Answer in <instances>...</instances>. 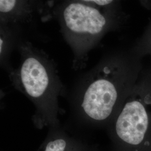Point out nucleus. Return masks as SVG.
<instances>
[{"label":"nucleus","mask_w":151,"mask_h":151,"mask_svg":"<svg viewBox=\"0 0 151 151\" xmlns=\"http://www.w3.org/2000/svg\"><path fill=\"white\" fill-rule=\"evenodd\" d=\"M63 17L67 27L78 34L98 35L103 32L107 24L106 17L99 10L80 3L67 6Z\"/></svg>","instance_id":"4"},{"label":"nucleus","mask_w":151,"mask_h":151,"mask_svg":"<svg viewBox=\"0 0 151 151\" xmlns=\"http://www.w3.org/2000/svg\"><path fill=\"white\" fill-rule=\"evenodd\" d=\"M140 55L109 62L101 65L85 87L81 99L82 112L96 123L114 118L142 73Z\"/></svg>","instance_id":"1"},{"label":"nucleus","mask_w":151,"mask_h":151,"mask_svg":"<svg viewBox=\"0 0 151 151\" xmlns=\"http://www.w3.org/2000/svg\"><path fill=\"white\" fill-rule=\"evenodd\" d=\"M136 53L140 56L143 54L151 55V26L137 47Z\"/></svg>","instance_id":"6"},{"label":"nucleus","mask_w":151,"mask_h":151,"mask_svg":"<svg viewBox=\"0 0 151 151\" xmlns=\"http://www.w3.org/2000/svg\"><path fill=\"white\" fill-rule=\"evenodd\" d=\"M37 151H99L87 143L65 132L55 131L49 134Z\"/></svg>","instance_id":"5"},{"label":"nucleus","mask_w":151,"mask_h":151,"mask_svg":"<svg viewBox=\"0 0 151 151\" xmlns=\"http://www.w3.org/2000/svg\"><path fill=\"white\" fill-rule=\"evenodd\" d=\"M113 134L128 151L151 148V72H142L113 119Z\"/></svg>","instance_id":"2"},{"label":"nucleus","mask_w":151,"mask_h":151,"mask_svg":"<svg viewBox=\"0 0 151 151\" xmlns=\"http://www.w3.org/2000/svg\"><path fill=\"white\" fill-rule=\"evenodd\" d=\"M17 85L32 100L44 123L54 124L60 83L42 61L34 57L25 60L19 72Z\"/></svg>","instance_id":"3"},{"label":"nucleus","mask_w":151,"mask_h":151,"mask_svg":"<svg viewBox=\"0 0 151 151\" xmlns=\"http://www.w3.org/2000/svg\"><path fill=\"white\" fill-rule=\"evenodd\" d=\"M85 2H92L97 5L105 6L111 4L115 0H82Z\"/></svg>","instance_id":"8"},{"label":"nucleus","mask_w":151,"mask_h":151,"mask_svg":"<svg viewBox=\"0 0 151 151\" xmlns=\"http://www.w3.org/2000/svg\"><path fill=\"white\" fill-rule=\"evenodd\" d=\"M16 0H0V11L8 13L12 11L16 5Z\"/></svg>","instance_id":"7"}]
</instances>
